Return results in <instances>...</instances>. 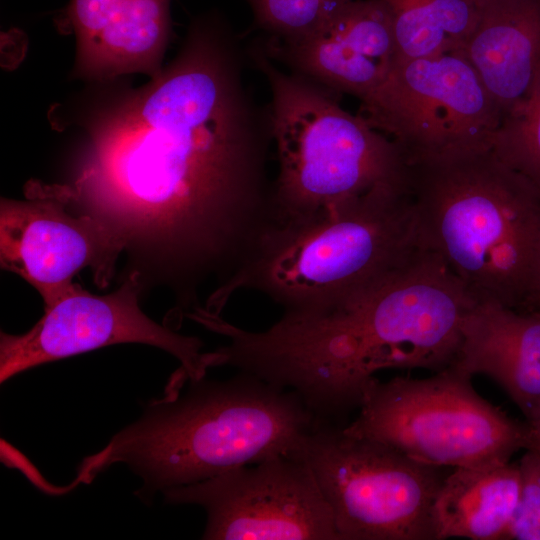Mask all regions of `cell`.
Masks as SVG:
<instances>
[{"label":"cell","instance_id":"6da1fadb","mask_svg":"<svg viewBox=\"0 0 540 540\" xmlns=\"http://www.w3.org/2000/svg\"><path fill=\"white\" fill-rule=\"evenodd\" d=\"M247 59L224 20H196L164 72L97 117L64 186L74 210L121 241L122 275L167 289L181 316L273 221L270 114L245 85Z\"/></svg>","mask_w":540,"mask_h":540},{"label":"cell","instance_id":"7a4b0ae2","mask_svg":"<svg viewBox=\"0 0 540 540\" xmlns=\"http://www.w3.org/2000/svg\"><path fill=\"white\" fill-rule=\"evenodd\" d=\"M477 302L441 257L421 246L359 290L283 313L262 331L226 322L228 343L219 353L223 365L295 392L316 420L343 424L378 370L449 367Z\"/></svg>","mask_w":540,"mask_h":540},{"label":"cell","instance_id":"3957f363","mask_svg":"<svg viewBox=\"0 0 540 540\" xmlns=\"http://www.w3.org/2000/svg\"><path fill=\"white\" fill-rule=\"evenodd\" d=\"M187 381L184 392L170 391L151 402L137 421L85 457L67 488L124 463L142 479L136 495L148 502L171 488L295 454L316 422L295 392L245 372Z\"/></svg>","mask_w":540,"mask_h":540},{"label":"cell","instance_id":"277c9868","mask_svg":"<svg viewBox=\"0 0 540 540\" xmlns=\"http://www.w3.org/2000/svg\"><path fill=\"white\" fill-rule=\"evenodd\" d=\"M422 246L478 302L540 311V188L491 147L408 161Z\"/></svg>","mask_w":540,"mask_h":540},{"label":"cell","instance_id":"5b68a950","mask_svg":"<svg viewBox=\"0 0 540 540\" xmlns=\"http://www.w3.org/2000/svg\"><path fill=\"white\" fill-rule=\"evenodd\" d=\"M421 246L407 179L383 184L326 214L271 223L204 308L220 314L234 292L249 289L283 313L309 311L359 290Z\"/></svg>","mask_w":540,"mask_h":540},{"label":"cell","instance_id":"8992f818","mask_svg":"<svg viewBox=\"0 0 540 540\" xmlns=\"http://www.w3.org/2000/svg\"><path fill=\"white\" fill-rule=\"evenodd\" d=\"M247 55L271 91L279 165L272 223L323 215L380 185L406 180L408 161L399 145L362 115L344 110L339 95L278 68L260 41Z\"/></svg>","mask_w":540,"mask_h":540},{"label":"cell","instance_id":"52a82bcc","mask_svg":"<svg viewBox=\"0 0 540 540\" xmlns=\"http://www.w3.org/2000/svg\"><path fill=\"white\" fill-rule=\"evenodd\" d=\"M356 418L344 430L381 442L436 467H481L510 462L531 449L533 429L482 398L451 367L414 379L374 378Z\"/></svg>","mask_w":540,"mask_h":540},{"label":"cell","instance_id":"ba28073f","mask_svg":"<svg viewBox=\"0 0 540 540\" xmlns=\"http://www.w3.org/2000/svg\"><path fill=\"white\" fill-rule=\"evenodd\" d=\"M343 426L316 420L298 451L331 509L338 539L436 540L433 505L443 468Z\"/></svg>","mask_w":540,"mask_h":540},{"label":"cell","instance_id":"9c48e42d","mask_svg":"<svg viewBox=\"0 0 540 540\" xmlns=\"http://www.w3.org/2000/svg\"><path fill=\"white\" fill-rule=\"evenodd\" d=\"M407 161L491 147L502 113L462 50L396 61L361 113Z\"/></svg>","mask_w":540,"mask_h":540},{"label":"cell","instance_id":"30bf717a","mask_svg":"<svg viewBox=\"0 0 540 540\" xmlns=\"http://www.w3.org/2000/svg\"><path fill=\"white\" fill-rule=\"evenodd\" d=\"M120 286L95 295L76 284L53 303L27 332H1L0 382L31 368L102 347L137 343L159 348L181 364L172 378L181 383L202 378L209 369L208 352L195 336L179 334L148 317L140 308L144 287L134 273L121 276Z\"/></svg>","mask_w":540,"mask_h":540},{"label":"cell","instance_id":"8fae6325","mask_svg":"<svg viewBox=\"0 0 540 540\" xmlns=\"http://www.w3.org/2000/svg\"><path fill=\"white\" fill-rule=\"evenodd\" d=\"M202 507L205 540H339L333 514L305 460L279 454L162 492Z\"/></svg>","mask_w":540,"mask_h":540},{"label":"cell","instance_id":"7c38bea8","mask_svg":"<svg viewBox=\"0 0 540 540\" xmlns=\"http://www.w3.org/2000/svg\"><path fill=\"white\" fill-rule=\"evenodd\" d=\"M123 254L118 237L96 218L74 210L64 186L29 188L24 200L1 199L0 263L29 283L47 306L69 292L81 270L105 288Z\"/></svg>","mask_w":540,"mask_h":540},{"label":"cell","instance_id":"4fadbf2b","mask_svg":"<svg viewBox=\"0 0 540 540\" xmlns=\"http://www.w3.org/2000/svg\"><path fill=\"white\" fill-rule=\"evenodd\" d=\"M260 42L268 56L290 72L360 101L397 61L391 24L378 0H352L297 39L268 37Z\"/></svg>","mask_w":540,"mask_h":540},{"label":"cell","instance_id":"5bb4252c","mask_svg":"<svg viewBox=\"0 0 540 540\" xmlns=\"http://www.w3.org/2000/svg\"><path fill=\"white\" fill-rule=\"evenodd\" d=\"M449 367L468 378H492L526 423L540 431V311L477 302L464 319L460 347Z\"/></svg>","mask_w":540,"mask_h":540},{"label":"cell","instance_id":"9a60e30c","mask_svg":"<svg viewBox=\"0 0 540 540\" xmlns=\"http://www.w3.org/2000/svg\"><path fill=\"white\" fill-rule=\"evenodd\" d=\"M171 0H71L77 66L90 76L159 74L170 32Z\"/></svg>","mask_w":540,"mask_h":540},{"label":"cell","instance_id":"2e32d148","mask_svg":"<svg viewBox=\"0 0 540 540\" xmlns=\"http://www.w3.org/2000/svg\"><path fill=\"white\" fill-rule=\"evenodd\" d=\"M462 52L504 117L527 97L540 71V0H479Z\"/></svg>","mask_w":540,"mask_h":540},{"label":"cell","instance_id":"e0dca14e","mask_svg":"<svg viewBox=\"0 0 540 540\" xmlns=\"http://www.w3.org/2000/svg\"><path fill=\"white\" fill-rule=\"evenodd\" d=\"M520 488L518 464L453 468L433 505L436 540H504Z\"/></svg>","mask_w":540,"mask_h":540},{"label":"cell","instance_id":"ac0fdd59","mask_svg":"<svg viewBox=\"0 0 540 540\" xmlns=\"http://www.w3.org/2000/svg\"><path fill=\"white\" fill-rule=\"evenodd\" d=\"M393 31L397 61L462 50L479 0H378Z\"/></svg>","mask_w":540,"mask_h":540},{"label":"cell","instance_id":"d6986e66","mask_svg":"<svg viewBox=\"0 0 540 540\" xmlns=\"http://www.w3.org/2000/svg\"><path fill=\"white\" fill-rule=\"evenodd\" d=\"M491 148L540 188V71L527 97L502 118Z\"/></svg>","mask_w":540,"mask_h":540},{"label":"cell","instance_id":"ffe728a7","mask_svg":"<svg viewBox=\"0 0 540 540\" xmlns=\"http://www.w3.org/2000/svg\"><path fill=\"white\" fill-rule=\"evenodd\" d=\"M256 25L270 38L289 41L302 37L352 0H246Z\"/></svg>","mask_w":540,"mask_h":540},{"label":"cell","instance_id":"44dd1931","mask_svg":"<svg viewBox=\"0 0 540 540\" xmlns=\"http://www.w3.org/2000/svg\"><path fill=\"white\" fill-rule=\"evenodd\" d=\"M518 467L520 495L504 540H540V451L525 450Z\"/></svg>","mask_w":540,"mask_h":540},{"label":"cell","instance_id":"7402d4cb","mask_svg":"<svg viewBox=\"0 0 540 540\" xmlns=\"http://www.w3.org/2000/svg\"><path fill=\"white\" fill-rule=\"evenodd\" d=\"M533 432H534V443H533L532 448H535L540 451V431L533 430Z\"/></svg>","mask_w":540,"mask_h":540}]
</instances>
